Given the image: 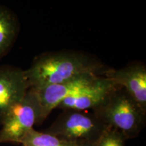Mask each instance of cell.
I'll list each match as a JSON object with an SVG mask.
<instances>
[{"label": "cell", "instance_id": "cell-14", "mask_svg": "<svg viewBox=\"0 0 146 146\" xmlns=\"http://www.w3.org/2000/svg\"><path fill=\"white\" fill-rule=\"evenodd\" d=\"M23 146H24V145H23Z\"/></svg>", "mask_w": 146, "mask_h": 146}, {"label": "cell", "instance_id": "cell-6", "mask_svg": "<svg viewBox=\"0 0 146 146\" xmlns=\"http://www.w3.org/2000/svg\"><path fill=\"white\" fill-rule=\"evenodd\" d=\"M29 89L25 70L11 65L0 66V126Z\"/></svg>", "mask_w": 146, "mask_h": 146}, {"label": "cell", "instance_id": "cell-12", "mask_svg": "<svg viewBox=\"0 0 146 146\" xmlns=\"http://www.w3.org/2000/svg\"><path fill=\"white\" fill-rule=\"evenodd\" d=\"M96 143L89 141H78L76 142L74 146H96Z\"/></svg>", "mask_w": 146, "mask_h": 146}, {"label": "cell", "instance_id": "cell-4", "mask_svg": "<svg viewBox=\"0 0 146 146\" xmlns=\"http://www.w3.org/2000/svg\"><path fill=\"white\" fill-rule=\"evenodd\" d=\"M41 110L36 91L30 88L8 113L0 126V143H21L24 137L41 123Z\"/></svg>", "mask_w": 146, "mask_h": 146}, {"label": "cell", "instance_id": "cell-10", "mask_svg": "<svg viewBox=\"0 0 146 146\" xmlns=\"http://www.w3.org/2000/svg\"><path fill=\"white\" fill-rule=\"evenodd\" d=\"M20 144L24 146H74L76 142L67 141L54 135L33 129L24 137Z\"/></svg>", "mask_w": 146, "mask_h": 146}, {"label": "cell", "instance_id": "cell-2", "mask_svg": "<svg viewBox=\"0 0 146 146\" xmlns=\"http://www.w3.org/2000/svg\"><path fill=\"white\" fill-rule=\"evenodd\" d=\"M92 112L106 125L123 135L127 140L137 137L145 125L146 112L120 86L111 92Z\"/></svg>", "mask_w": 146, "mask_h": 146}, {"label": "cell", "instance_id": "cell-11", "mask_svg": "<svg viewBox=\"0 0 146 146\" xmlns=\"http://www.w3.org/2000/svg\"><path fill=\"white\" fill-rule=\"evenodd\" d=\"M126 140L119 132L108 127L96 142V146H125Z\"/></svg>", "mask_w": 146, "mask_h": 146}, {"label": "cell", "instance_id": "cell-5", "mask_svg": "<svg viewBox=\"0 0 146 146\" xmlns=\"http://www.w3.org/2000/svg\"><path fill=\"white\" fill-rule=\"evenodd\" d=\"M100 76H101L97 74H85L61 83L33 89L41 105V123L54 109L57 108L62 102L83 90L96 81Z\"/></svg>", "mask_w": 146, "mask_h": 146}, {"label": "cell", "instance_id": "cell-7", "mask_svg": "<svg viewBox=\"0 0 146 146\" xmlns=\"http://www.w3.org/2000/svg\"><path fill=\"white\" fill-rule=\"evenodd\" d=\"M103 76L123 87L146 112V66L136 62L120 69L108 68Z\"/></svg>", "mask_w": 146, "mask_h": 146}, {"label": "cell", "instance_id": "cell-13", "mask_svg": "<svg viewBox=\"0 0 146 146\" xmlns=\"http://www.w3.org/2000/svg\"><path fill=\"white\" fill-rule=\"evenodd\" d=\"M21 146H23V145H21Z\"/></svg>", "mask_w": 146, "mask_h": 146}, {"label": "cell", "instance_id": "cell-9", "mask_svg": "<svg viewBox=\"0 0 146 146\" xmlns=\"http://www.w3.org/2000/svg\"><path fill=\"white\" fill-rule=\"evenodd\" d=\"M19 30V21L15 14L0 5V60L5 57L13 47Z\"/></svg>", "mask_w": 146, "mask_h": 146}, {"label": "cell", "instance_id": "cell-3", "mask_svg": "<svg viewBox=\"0 0 146 146\" xmlns=\"http://www.w3.org/2000/svg\"><path fill=\"white\" fill-rule=\"evenodd\" d=\"M108 128L92 112L67 110L43 132L69 141L96 143Z\"/></svg>", "mask_w": 146, "mask_h": 146}, {"label": "cell", "instance_id": "cell-1", "mask_svg": "<svg viewBox=\"0 0 146 146\" xmlns=\"http://www.w3.org/2000/svg\"><path fill=\"white\" fill-rule=\"evenodd\" d=\"M108 68L90 54L61 50L45 52L36 56L25 72L29 88L37 89L85 74L103 76Z\"/></svg>", "mask_w": 146, "mask_h": 146}, {"label": "cell", "instance_id": "cell-8", "mask_svg": "<svg viewBox=\"0 0 146 146\" xmlns=\"http://www.w3.org/2000/svg\"><path fill=\"white\" fill-rule=\"evenodd\" d=\"M118 87L119 86L101 76L83 90L65 99L58 105L57 108L62 110H93Z\"/></svg>", "mask_w": 146, "mask_h": 146}]
</instances>
